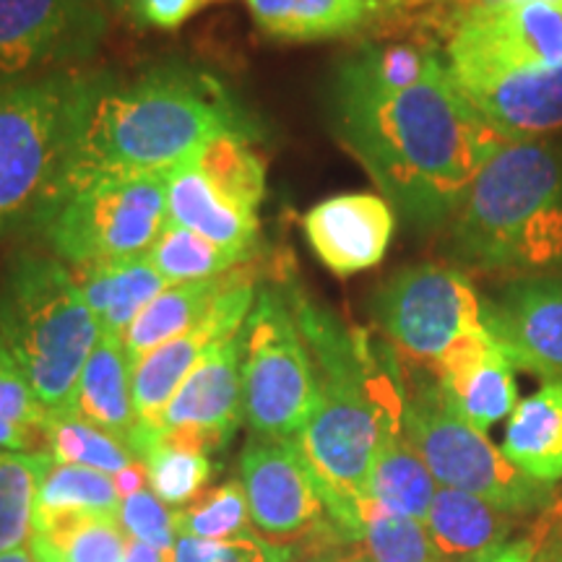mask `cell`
Returning <instances> with one entry per match:
<instances>
[{
  "instance_id": "12",
  "label": "cell",
  "mask_w": 562,
  "mask_h": 562,
  "mask_svg": "<svg viewBox=\"0 0 562 562\" xmlns=\"http://www.w3.org/2000/svg\"><path fill=\"white\" fill-rule=\"evenodd\" d=\"M108 30L104 0H0V89L81 68Z\"/></svg>"
},
{
  "instance_id": "11",
  "label": "cell",
  "mask_w": 562,
  "mask_h": 562,
  "mask_svg": "<svg viewBox=\"0 0 562 562\" xmlns=\"http://www.w3.org/2000/svg\"><path fill=\"white\" fill-rule=\"evenodd\" d=\"M453 81L562 66V0H521L469 13L446 34Z\"/></svg>"
},
{
  "instance_id": "13",
  "label": "cell",
  "mask_w": 562,
  "mask_h": 562,
  "mask_svg": "<svg viewBox=\"0 0 562 562\" xmlns=\"http://www.w3.org/2000/svg\"><path fill=\"white\" fill-rule=\"evenodd\" d=\"M258 258L243 263L237 269L235 279L222 297L211 305V311L180 334L178 339L167 341L165 347L154 349L146 355L131 372V391L133 406H136V417L140 425L138 442H136V459H144L146 451L157 442L154 427L172 402L175 393L186 383V378L199 368L203 357L209 355L216 344L227 339V336L243 331L245 321L256 305L258 297Z\"/></svg>"
},
{
  "instance_id": "26",
  "label": "cell",
  "mask_w": 562,
  "mask_h": 562,
  "mask_svg": "<svg viewBox=\"0 0 562 562\" xmlns=\"http://www.w3.org/2000/svg\"><path fill=\"white\" fill-rule=\"evenodd\" d=\"M440 484L422 461L417 448L406 438L404 414L385 425L375 463H372L368 482V501H375L385 510L398 516L417 518L425 524L435 492Z\"/></svg>"
},
{
  "instance_id": "10",
  "label": "cell",
  "mask_w": 562,
  "mask_h": 562,
  "mask_svg": "<svg viewBox=\"0 0 562 562\" xmlns=\"http://www.w3.org/2000/svg\"><path fill=\"white\" fill-rule=\"evenodd\" d=\"M378 326L412 362L435 368L448 349L487 328L484 302L456 266H409L385 281L372 302Z\"/></svg>"
},
{
  "instance_id": "7",
  "label": "cell",
  "mask_w": 562,
  "mask_h": 562,
  "mask_svg": "<svg viewBox=\"0 0 562 562\" xmlns=\"http://www.w3.org/2000/svg\"><path fill=\"white\" fill-rule=\"evenodd\" d=\"M167 172L74 180L42 235L60 261L81 269L144 256L170 222Z\"/></svg>"
},
{
  "instance_id": "29",
  "label": "cell",
  "mask_w": 562,
  "mask_h": 562,
  "mask_svg": "<svg viewBox=\"0 0 562 562\" xmlns=\"http://www.w3.org/2000/svg\"><path fill=\"white\" fill-rule=\"evenodd\" d=\"M53 456L0 451V554L30 547L37 492Z\"/></svg>"
},
{
  "instance_id": "8",
  "label": "cell",
  "mask_w": 562,
  "mask_h": 562,
  "mask_svg": "<svg viewBox=\"0 0 562 562\" xmlns=\"http://www.w3.org/2000/svg\"><path fill=\"white\" fill-rule=\"evenodd\" d=\"M404 430L440 487L469 492L516 516L550 505V484L518 472L487 432L448 404L438 381L404 385Z\"/></svg>"
},
{
  "instance_id": "34",
  "label": "cell",
  "mask_w": 562,
  "mask_h": 562,
  "mask_svg": "<svg viewBox=\"0 0 562 562\" xmlns=\"http://www.w3.org/2000/svg\"><path fill=\"white\" fill-rule=\"evenodd\" d=\"M360 542L368 562H448L425 524L385 510L375 501L360 503Z\"/></svg>"
},
{
  "instance_id": "9",
  "label": "cell",
  "mask_w": 562,
  "mask_h": 562,
  "mask_svg": "<svg viewBox=\"0 0 562 562\" xmlns=\"http://www.w3.org/2000/svg\"><path fill=\"white\" fill-rule=\"evenodd\" d=\"M318 406V378L292 302L261 286L245 321L243 414L252 435L294 440Z\"/></svg>"
},
{
  "instance_id": "47",
  "label": "cell",
  "mask_w": 562,
  "mask_h": 562,
  "mask_svg": "<svg viewBox=\"0 0 562 562\" xmlns=\"http://www.w3.org/2000/svg\"><path fill=\"white\" fill-rule=\"evenodd\" d=\"M123 562H170V554H165L157 547L138 542V539H128V550H125Z\"/></svg>"
},
{
  "instance_id": "24",
  "label": "cell",
  "mask_w": 562,
  "mask_h": 562,
  "mask_svg": "<svg viewBox=\"0 0 562 562\" xmlns=\"http://www.w3.org/2000/svg\"><path fill=\"white\" fill-rule=\"evenodd\" d=\"M516 513H508L469 492L438 487L427 513V531L448 562H467L508 542Z\"/></svg>"
},
{
  "instance_id": "1",
  "label": "cell",
  "mask_w": 562,
  "mask_h": 562,
  "mask_svg": "<svg viewBox=\"0 0 562 562\" xmlns=\"http://www.w3.org/2000/svg\"><path fill=\"white\" fill-rule=\"evenodd\" d=\"M328 115L344 149L419 229L453 220L487 161L508 144L456 87L446 63L391 97L331 89Z\"/></svg>"
},
{
  "instance_id": "21",
  "label": "cell",
  "mask_w": 562,
  "mask_h": 562,
  "mask_svg": "<svg viewBox=\"0 0 562 562\" xmlns=\"http://www.w3.org/2000/svg\"><path fill=\"white\" fill-rule=\"evenodd\" d=\"M131 372L123 339L102 334L97 347L91 349L87 364H83L79 389H76L74 414L117 438L136 456L140 425L136 406H133Z\"/></svg>"
},
{
  "instance_id": "31",
  "label": "cell",
  "mask_w": 562,
  "mask_h": 562,
  "mask_svg": "<svg viewBox=\"0 0 562 562\" xmlns=\"http://www.w3.org/2000/svg\"><path fill=\"white\" fill-rule=\"evenodd\" d=\"M149 261L170 286L222 277V273L248 263L237 252L206 240L199 232L178 227V224L170 222L157 237V243L151 245Z\"/></svg>"
},
{
  "instance_id": "46",
  "label": "cell",
  "mask_w": 562,
  "mask_h": 562,
  "mask_svg": "<svg viewBox=\"0 0 562 562\" xmlns=\"http://www.w3.org/2000/svg\"><path fill=\"white\" fill-rule=\"evenodd\" d=\"M381 16H396V13H430L440 0H370Z\"/></svg>"
},
{
  "instance_id": "23",
  "label": "cell",
  "mask_w": 562,
  "mask_h": 562,
  "mask_svg": "<svg viewBox=\"0 0 562 562\" xmlns=\"http://www.w3.org/2000/svg\"><path fill=\"white\" fill-rule=\"evenodd\" d=\"M167 281L154 269L149 252L121 261L83 266L79 273V290L94 313L100 331L123 339L131 323L154 297L167 290Z\"/></svg>"
},
{
  "instance_id": "33",
  "label": "cell",
  "mask_w": 562,
  "mask_h": 562,
  "mask_svg": "<svg viewBox=\"0 0 562 562\" xmlns=\"http://www.w3.org/2000/svg\"><path fill=\"white\" fill-rule=\"evenodd\" d=\"M123 501L110 474L74 463H50L37 492V516L53 513H102L121 518Z\"/></svg>"
},
{
  "instance_id": "40",
  "label": "cell",
  "mask_w": 562,
  "mask_h": 562,
  "mask_svg": "<svg viewBox=\"0 0 562 562\" xmlns=\"http://www.w3.org/2000/svg\"><path fill=\"white\" fill-rule=\"evenodd\" d=\"M0 417L19 422L37 432L45 430L47 422L45 406L40 404L37 393L3 341H0Z\"/></svg>"
},
{
  "instance_id": "42",
  "label": "cell",
  "mask_w": 562,
  "mask_h": 562,
  "mask_svg": "<svg viewBox=\"0 0 562 562\" xmlns=\"http://www.w3.org/2000/svg\"><path fill=\"white\" fill-rule=\"evenodd\" d=\"M505 3H521V0H440L430 13H425L427 24L435 30L448 34L453 24H459L461 19H467L469 13L492 9V5H505Z\"/></svg>"
},
{
  "instance_id": "5",
  "label": "cell",
  "mask_w": 562,
  "mask_h": 562,
  "mask_svg": "<svg viewBox=\"0 0 562 562\" xmlns=\"http://www.w3.org/2000/svg\"><path fill=\"white\" fill-rule=\"evenodd\" d=\"M100 70L70 68L0 89V240L45 232L74 175Z\"/></svg>"
},
{
  "instance_id": "17",
  "label": "cell",
  "mask_w": 562,
  "mask_h": 562,
  "mask_svg": "<svg viewBox=\"0 0 562 562\" xmlns=\"http://www.w3.org/2000/svg\"><path fill=\"white\" fill-rule=\"evenodd\" d=\"M307 245L336 277L375 269L396 232V211L381 193H339L302 216Z\"/></svg>"
},
{
  "instance_id": "19",
  "label": "cell",
  "mask_w": 562,
  "mask_h": 562,
  "mask_svg": "<svg viewBox=\"0 0 562 562\" xmlns=\"http://www.w3.org/2000/svg\"><path fill=\"white\" fill-rule=\"evenodd\" d=\"M456 87L508 140H537L562 128V66L456 81Z\"/></svg>"
},
{
  "instance_id": "25",
  "label": "cell",
  "mask_w": 562,
  "mask_h": 562,
  "mask_svg": "<svg viewBox=\"0 0 562 562\" xmlns=\"http://www.w3.org/2000/svg\"><path fill=\"white\" fill-rule=\"evenodd\" d=\"M446 63L430 40H396L364 45L351 53L334 76L336 91L364 97H391L417 87Z\"/></svg>"
},
{
  "instance_id": "49",
  "label": "cell",
  "mask_w": 562,
  "mask_h": 562,
  "mask_svg": "<svg viewBox=\"0 0 562 562\" xmlns=\"http://www.w3.org/2000/svg\"><path fill=\"white\" fill-rule=\"evenodd\" d=\"M560 562H562V560H560Z\"/></svg>"
},
{
  "instance_id": "14",
  "label": "cell",
  "mask_w": 562,
  "mask_h": 562,
  "mask_svg": "<svg viewBox=\"0 0 562 562\" xmlns=\"http://www.w3.org/2000/svg\"><path fill=\"white\" fill-rule=\"evenodd\" d=\"M240 469L250 524L271 542H294L328 529L331 516L321 484L297 440L252 435L243 451Z\"/></svg>"
},
{
  "instance_id": "18",
  "label": "cell",
  "mask_w": 562,
  "mask_h": 562,
  "mask_svg": "<svg viewBox=\"0 0 562 562\" xmlns=\"http://www.w3.org/2000/svg\"><path fill=\"white\" fill-rule=\"evenodd\" d=\"M510 357L497 344L490 328L467 336L442 355L435 364V381L440 383L448 404L476 430L487 432L492 425L510 417L518 402Z\"/></svg>"
},
{
  "instance_id": "27",
  "label": "cell",
  "mask_w": 562,
  "mask_h": 562,
  "mask_svg": "<svg viewBox=\"0 0 562 562\" xmlns=\"http://www.w3.org/2000/svg\"><path fill=\"white\" fill-rule=\"evenodd\" d=\"M237 269L214 279L172 284L159 297H154L123 336V349L131 362V370L146 355H151L154 349L165 347L167 341L178 339L180 334H186L188 328L195 326L211 311V305L222 297V292L232 284Z\"/></svg>"
},
{
  "instance_id": "22",
  "label": "cell",
  "mask_w": 562,
  "mask_h": 562,
  "mask_svg": "<svg viewBox=\"0 0 562 562\" xmlns=\"http://www.w3.org/2000/svg\"><path fill=\"white\" fill-rule=\"evenodd\" d=\"M503 453L533 482L562 480V378H550L518 402L505 427Z\"/></svg>"
},
{
  "instance_id": "43",
  "label": "cell",
  "mask_w": 562,
  "mask_h": 562,
  "mask_svg": "<svg viewBox=\"0 0 562 562\" xmlns=\"http://www.w3.org/2000/svg\"><path fill=\"white\" fill-rule=\"evenodd\" d=\"M542 531H533L524 539H513L501 547H492V550L476 554V558L467 562H537L539 550H542Z\"/></svg>"
},
{
  "instance_id": "39",
  "label": "cell",
  "mask_w": 562,
  "mask_h": 562,
  "mask_svg": "<svg viewBox=\"0 0 562 562\" xmlns=\"http://www.w3.org/2000/svg\"><path fill=\"white\" fill-rule=\"evenodd\" d=\"M121 524L133 539L157 547L165 554H170L178 542L175 510L167 508L151 490H140L136 495L125 497L121 505Z\"/></svg>"
},
{
  "instance_id": "28",
  "label": "cell",
  "mask_w": 562,
  "mask_h": 562,
  "mask_svg": "<svg viewBox=\"0 0 562 562\" xmlns=\"http://www.w3.org/2000/svg\"><path fill=\"white\" fill-rule=\"evenodd\" d=\"M128 539L117 516L53 513L34 518L30 552L37 562H123Z\"/></svg>"
},
{
  "instance_id": "15",
  "label": "cell",
  "mask_w": 562,
  "mask_h": 562,
  "mask_svg": "<svg viewBox=\"0 0 562 562\" xmlns=\"http://www.w3.org/2000/svg\"><path fill=\"white\" fill-rule=\"evenodd\" d=\"M245 328L227 336L203 357L154 427L157 440L195 453H214L227 446L243 414Z\"/></svg>"
},
{
  "instance_id": "4",
  "label": "cell",
  "mask_w": 562,
  "mask_h": 562,
  "mask_svg": "<svg viewBox=\"0 0 562 562\" xmlns=\"http://www.w3.org/2000/svg\"><path fill=\"white\" fill-rule=\"evenodd\" d=\"M451 248L487 273L562 266V154L547 140H508L456 211Z\"/></svg>"
},
{
  "instance_id": "20",
  "label": "cell",
  "mask_w": 562,
  "mask_h": 562,
  "mask_svg": "<svg viewBox=\"0 0 562 562\" xmlns=\"http://www.w3.org/2000/svg\"><path fill=\"white\" fill-rule=\"evenodd\" d=\"M167 214L170 224L199 232L245 261L261 256V220L256 211L227 199L191 159L167 172Z\"/></svg>"
},
{
  "instance_id": "30",
  "label": "cell",
  "mask_w": 562,
  "mask_h": 562,
  "mask_svg": "<svg viewBox=\"0 0 562 562\" xmlns=\"http://www.w3.org/2000/svg\"><path fill=\"white\" fill-rule=\"evenodd\" d=\"M256 140L243 133H222L206 140L191 161L227 199L258 214L266 195V167L252 149Z\"/></svg>"
},
{
  "instance_id": "32",
  "label": "cell",
  "mask_w": 562,
  "mask_h": 562,
  "mask_svg": "<svg viewBox=\"0 0 562 562\" xmlns=\"http://www.w3.org/2000/svg\"><path fill=\"white\" fill-rule=\"evenodd\" d=\"M42 435H45V453H50L55 463L89 467L115 476L138 461L121 440L79 419L74 412L47 414Z\"/></svg>"
},
{
  "instance_id": "6",
  "label": "cell",
  "mask_w": 562,
  "mask_h": 562,
  "mask_svg": "<svg viewBox=\"0 0 562 562\" xmlns=\"http://www.w3.org/2000/svg\"><path fill=\"white\" fill-rule=\"evenodd\" d=\"M79 281L55 256L19 252L0 279V341L47 414L74 412L83 364L100 341Z\"/></svg>"
},
{
  "instance_id": "2",
  "label": "cell",
  "mask_w": 562,
  "mask_h": 562,
  "mask_svg": "<svg viewBox=\"0 0 562 562\" xmlns=\"http://www.w3.org/2000/svg\"><path fill=\"white\" fill-rule=\"evenodd\" d=\"M290 302L318 378V406L294 440L321 484L331 521L360 539V503L368 501L385 425L404 414V383L391 362L372 355L368 334L349 331L297 286Z\"/></svg>"
},
{
  "instance_id": "37",
  "label": "cell",
  "mask_w": 562,
  "mask_h": 562,
  "mask_svg": "<svg viewBox=\"0 0 562 562\" xmlns=\"http://www.w3.org/2000/svg\"><path fill=\"white\" fill-rule=\"evenodd\" d=\"M140 461L146 463L154 495L172 508H182V505L199 501L203 487L214 474L206 453L175 448L165 440L154 442Z\"/></svg>"
},
{
  "instance_id": "38",
  "label": "cell",
  "mask_w": 562,
  "mask_h": 562,
  "mask_svg": "<svg viewBox=\"0 0 562 562\" xmlns=\"http://www.w3.org/2000/svg\"><path fill=\"white\" fill-rule=\"evenodd\" d=\"M292 552L277 542L252 537L206 542L195 537H178L170 562H290Z\"/></svg>"
},
{
  "instance_id": "41",
  "label": "cell",
  "mask_w": 562,
  "mask_h": 562,
  "mask_svg": "<svg viewBox=\"0 0 562 562\" xmlns=\"http://www.w3.org/2000/svg\"><path fill=\"white\" fill-rule=\"evenodd\" d=\"M110 3L121 9L140 30L175 32L193 16H199L203 9L222 3V0H110Z\"/></svg>"
},
{
  "instance_id": "3",
  "label": "cell",
  "mask_w": 562,
  "mask_h": 562,
  "mask_svg": "<svg viewBox=\"0 0 562 562\" xmlns=\"http://www.w3.org/2000/svg\"><path fill=\"white\" fill-rule=\"evenodd\" d=\"M222 133L258 138L261 128L209 70L159 63L128 81L100 70L70 182L172 170Z\"/></svg>"
},
{
  "instance_id": "35",
  "label": "cell",
  "mask_w": 562,
  "mask_h": 562,
  "mask_svg": "<svg viewBox=\"0 0 562 562\" xmlns=\"http://www.w3.org/2000/svg\"><path fill=\"white\" fill-rule=\"evenodd\" d=\"M178 537H195L206 542L252 537L250 510L243 482H227L201 495L191 508L175 510Z\"/></svg>"
},
{
  "instance_id": "48",
  "label": "cell",
  "mask_w": 562,
  "mask_h": 562,
  "mask_svg": "<svg viewBox=\"0 0 562 562\" xmlns=\"http://www.w3.org/2000/svg\"><path fill=\"white\" fill-rule=\"evenodd\" d=\"M0 562H37L32 558L30 547H24V550H13V552H3L0 554Z\"/></svg>"
},
{
  "instance_id": "45",
  "label": "cell",
  "mask_w": 562,
  "mask_h": 562,
  "mask_svg": "<svg viewBox=\"0 0 562 562\" xmlns=\"http://www.w3.org/2000/svg\"><path fill=\"white\" fill-rule=\"evenodd\" d=\"M112 482H115V490H117V497L125 501V497L136 495V492L146 490V484H149V472H146V463L144 461H136L131 463L128 469H123V472H117L112 476Z\"/></svg>"
},
{
  "instance_id": "44",
  "label": "cell",
  "mask_w": 562,
  "mask_h": 562,
  "mask_svg": "<svg viewBox=\"0 0 562 562\" xmlns=\"http://www.w3.org/2000/svg\"><path fill=\"white\" fill-rule=\"evenodd\" d=\"M0 448L19 453H40L45 451V435L19 425V422L0 417Z\"/></svg>"
},
{
  "instance_id": "36",
  "label": "cell",
  "mask_w": 562,
  "mask_h": 562,
  "mask_svg": "<svg viewBox=\"0 0 562 562\" xmlns=\"http://www.w3.org/2000/svg\"><path fill=\"white\" fill-rule=\"evenodd\" d=\"M378 13L370 0H290L279 42H318L362 30Z\"/></svg>"
},
{
  "instance_id": "16",
  "label": "cell",
  "mask_w": 562,
  "mask_h": 562,
  "mask_svg": "<svg viewBox=\"0 0 562 562\" xmlns=\"http://www.w3.org/2000/svg\"><path fill=\"white\" fill-rule=\"evenodd\" d=\"M484 323L516 368L562 378V279L524 277L484 302Z\"/></svg>"
}]
</instances>
